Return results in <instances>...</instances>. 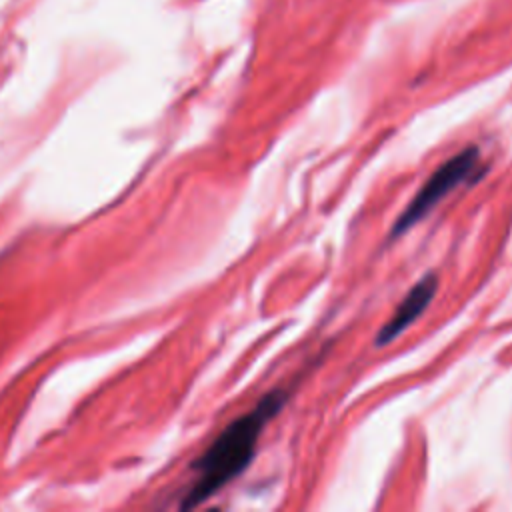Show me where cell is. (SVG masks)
Listing matches in <instances>:
<instances>
[{"instance_id": "3957f363", "label": "cell", "mask_w": 512, "mask_h": 512, "mask_svg": "<svg viewBox=\"0 0 512 512\" xmlns=\"http://www.w3.org/2000/svg\"><path fill=\"white\" fill-rule=\"evenodd\" d=\"M438 292V274L428 272L424 274L408 292L406 296L398 302L394 314L382 324V328L376 332L374 344L376 346H386L392 340H396L408 326H412L418 316L428 308V304L434 300Z\"/></svg>"}, {"instance_id": "6da1fadb", "label": "cell", "mask_w": 512, "mask_h": 512, "mask_svg": "<svg viewBox=\"0 0 512 512\" xmlns=\"http://www.w3.org/2000/svg\"><path fill=\"white\" fill-rule=\"evenodd\" d=\"M290 396V388H274L240 418L232 420L200 454L192 470L196 478L184 494L182 508H192L208 500L214 492L242 474L256 454L264 426L280 412Z\"/></svg>"}, {"instance_id": "7a4b0ae2", "label": "cell", "mask_w": 512, "mask_h": 512, "mask_svg": "<svg viewBox=\"0 0 512 512\" xmlns=\"http://www.w3.org/2000/svg\"><path fill=\"white\" fill-rule=\"evenodd\" d=\"M480 160V148L476 144H470L462 148L458 154L450 156L444 164H440L420 186V190L412 196L406 208L398 214L390 228L388 240H396L408 230H412L424 216H428L434 210V206L448 192L462 184H470L472 176H482L486 172V166H480Z\"/></svg>"}]
</instances>
